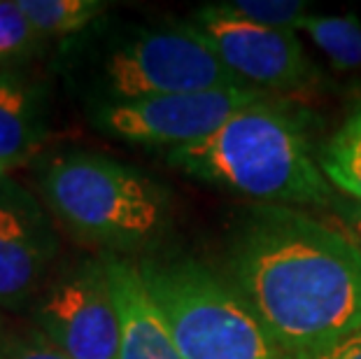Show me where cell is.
<instances>
[{"instance_id":"6da1fadb","label":"cell","mask_w":361,"mask_h":359,"mask_svg":"<svg viewBox=\"0 0 361 359\" xmlns=\"http://www.w3.org/2000/svg\"><path fill=\"white\" fill-rule=\"evenodd\" d=\"M226 280L291 359H317L361 329V250L308 210H245Z\"/></svg>"},{"instance_id":"7a4b0ae2","label":"cell","mask_w":361,"mask_h":359,"mask_svg":"<svg viewBox=\"0 0 361 359\" xmlns=\"http://www.w3.org/2000/svg\"><path fill=\"white\" fill-rule=\"evenodd\" d=\"M168 164L191 180L261 205L324 212L336 196L301 121L278 98L233 114L201 142L171 150Z\"/></svg>"},{"instance_id":"3957f363","label":"cell","mask_w":361,"mask_h":359,"mask_svg":"<svg viewBox=\"0 0 361 359\" xmlns=\"http://www.w3.org/2000/svg\"><path fill=\"white\" fill-rule=\"evenodd\" d=\"M47 212L101 255L157 245L171 224L168 192L137 168L96 152H61L37 168Z\"/></svg>"},{"instance_id":"277c9868","label":"cell","mask_w":361,"mask_h":359,"mask_svg":"<svg viewBox=\"0 0 361 359\" xmlns=\"http://www.w3.org/2000/svg\"><path fill=\"white\" fill-rule=\"evenodd\" d=\"M184 359H291L226 276L196 259L135 262Z\"/></svg>"},{"instance_id":"5b68a950","label":"cell","mask_w":361,"mask_h":359,"mask_svg":"<svg viewBox=\"0 0 361 359\" xmlns=\"http://www.w3.org/2000/svg\"><path fill=\"white\" fill-rule=\"evenodd\" d=\"M103 75L112 103L247 87L191 21L142 28L107 56Z\"/></svg>"},{"instance_id":"8992f818","label":"cell","mask_w":361,"mask_h":359,"mask_svg":"<svg viewBox=\"0 0 361 359\" xmlns=\"http://www.w3.org/2000/svg\"><path fill=\"white\" fill-rule=\"evenodd\" d=\"M28 312L30 324L71 359H119L121 315L103 255L51 271Z\"/></svg>"},{"instance_id":"52a82bcc","label":"cell","mask_w":361,"mask_h":359,"mask_svg":"<svg viewBox=\"0 0 361 359\" xmlns=\"http://www.w3.org/2000/svg\"><path fill=\"white\" fill-rule=\"evenodd\" d=\"M273 94L250 87L210 89L194 94L154 96L140 101L98 105L94 124L107 135L140 147L180 150L201 142L252 105L273 101Z\"/></svg>"},{"instance_id":"ba28073f","label":"cell","mask_w":361,"mask_h":359,"mask_svg":"<svg viewBox=\"0 0 361 359\" xmlns=\"http://www.w3.org/2000/svg\"><path fill=\"white\" fill-rule=\"evenodd\" d=\"M212 49L240 82L268 94L305 89L314 80L312 61L294 30H278L235 19L217 3L203 5L191 17Z\"/></svg>"},{"instance_id":"9c48e42d","label":"cell","mask_w":361,"mask_h":359,"mask_svg":"<svg viewBox=\"0 0 361 359\" xmlns=\"http://www.w3.org/2000/svg\"><path fill=\"white\" fill-rule=\"evenodd\" d=\"M56 257L59 238L47 208L7 178L0 185V310L30 308Z\"/></svg>"},{"instance_id":"30bf717a","label":"cell","mask_w":361,"mask_h":359,"mask_svg":"<svg viewBox=\"0 0 361 359\" xmlns=\"http://www.w3.org/2000/svg\"><path fill=\"white\" fill-rule=\"evenodd\" d=\"M121 315L119 359H184L133 259L103 255Z\"/></svg>"},{"instance_id":"8fae6325","label":"cell","mask_w":361,"mask_h":359,"mask_svg":"<svg viewBox=\"0 0 361 359\" xmlns=\"http://www.w3.org/2000/svg\"><path fill=\"white\" fill-rule=\"evenodd\" d=\"M47 138L42 91L19 71L0 73V166L28 164Z\"/></svg>"},{"instance_id":"7c38bea8","label":"cell","mask_w":361,"mask_h":359,"mask_svg":"<svg viewBox=\"0 0 361 359\" xmlns=\"http://www.w3.org/2000/svg\"><path fill=\"white\" fill-rule=\"evenodd\" d=\"M319 166L334 189L361 201V110L326 140L319 154Z\"/></svg>"},{"instance_id":"4fadbf2b","label":"cell","mask_w":361,"mask_h":359,"mask_svg":"<svg viewBox=\"0 0 361 359\" xmlns=\"http://www.w3.org/2000/svg\"><path fill=\"white\" fill-rule=\"evenodd\" d=\"M303 30L338 71L361 75V21L355 14H310Z\"/></svg>"},{"instance_id":"5bb4252c","label":"cell","mask_w":361,"mask_h":359,"mask_svg":"<svg viewBox=\"0 0 361 359\" xmlns=\"http://www.w3.org/2000/svg\"><path fill=\"white\" fill-rule=\"evenodd\" d=\"M42 37H66L87 28L105 12L101 0H17Z\"/></svg>"},{"instance_id":"9a60e30c","label":"cell","mask_w":361,"mask_h":359,"mask_svg":"<svg viewBox=\"0 0 361 359\" xmlns=\"http://www.w3.org/2000/svg\"><path fill=\"white\" fill-rule=\"evenodd\" d=\"M44 37L21 12L17 0H0V73L33 59Z\"/></svg>"},{"instance_id":"2e32d148","label":"cell","mask_w":361,"mask_h":359,"mask_svg":"<svg viewBox=\"0 0 361 359\" xmlns=\"http://www.w3.org/2000/svg\"><path fill=\"white\" fill-rule=\"evenodd\" d=\"M217 7L250 24L294 30V33L296 28H303L305 19L310 17L308 3H301V0H224V3H217Z\"/></svg>"},{"instance_id":"e0dca14e","label":"cell","mask_w":361,"mask_h":359,"mask_svg":"<svg viewBox=\"0 0 361 359\" xmlns=\"http://www.w3.org/2000/svg\"><path fill=\"white\" fill-rule=\"evenodd\" d=\"M0 359H71L54 343L30 327H7L0 336Z\"/></svg>"},{"instance_id":"ac0fdd59","label":"cell","mask_w":361,"mask_h":359,"mask_svg":"<svg viewBox=\"0 0 361 359\" xmlns=\"http://www.w3.org/2000/svg\"><path fill=\"white\" fill-rule=\"evenodd\" d=\"M322 215H324L322 219L329 226H334L352 245L361 250V201H355V198H348L336 192L334 201L329 203V208Z\"/></svg>"},{"instance_id":"d6986e66","label":"cell","mask_w":361,"mask_h":359,"mask_svg":"<svg viewBox=\"0 0 361 359\" xmlns=\"http://www.w3.org/2000/svg\"><path fill=\"white\" fill-rule=\"evenodd\" d=\"M317 359H361V329L350 334L341 343H336L329 353H324Z\"/></svg>"},{"instance_id":"ffe728a7","label":"cell","mask_w":361,"mask_h":359,"mask_svg":"<svg viewBox=\"0 0 361 359\" xmlns=\"http://www.w3.org/2000/svg\"><path fill=\"white\" fill-rule=\"evenodd\" d=\"M7 327H10V324H7V320H5V312L0 310V336L5 334V329H7Z\"/></svg>"},{"instance_id":"44dd1931","label":"cell","mask_w":361,"mask_h":359,"mask_svg":"<svg viewBox=\"0 0 361 359\" xmlns=\"http://www.w3.org/2000/svg\"><path fill=\"white\" fill-rule=\"evenodd\" d=\"M7 180V171H5V168L3 166H0V185H3V182Z\"/></svg>"}]
</instances>
